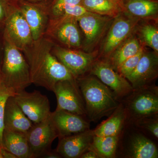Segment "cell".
<instances>
[{"instance_id": "cell-28", "label": "cell", "mask_w": 158, "mask_h": 158, "mask_svg": "<svg viewBox=\"0 0 158 158\" xmlns=\"http://www.w3.org/2000/svg\"><path fill=\"white\" fill-rule=\"evenodd\" d=\"M16 94L11 88L8 87L0 76V146L2 148V139L4 130V118L6 102L9 97Z\"/></svg>"}, {"instance_id": "cell-35", "label": "cell", "mask_w": 158, "mask_h": 158, "mask_svg": "<svg viewBox=\"0 0 158 158\" xmlns=\"http://www.w3.org/2000/svg\"><path fill=\"white\" fill-rule=\"evenodd\" d=\"M1 152L3 158H17L14 154L3 148H2Z\"/></svg>"}, {"instance_id": "cell-17", "label": "cell", "mask_w": 158, "mask_h": 158, "mask_svg": "<svg viewBox=\"0 0 158 158\" xmlns=\"http://www.w3.org/2000/svg\"><path fill=\"white\" fill-rule=\"evenodd\" d=\"M4 124L5 130L25 135L33 127V123L16 103L14 96L9 97L6 102Z\"/></svg>"}, {"instance_id": "cell-22", "label": "cell", "mask_w": 158, "mask_h": 158, "mask_svg": "<svg viewBox=\"0 0 158 158\" xmlns=\"http://www.w3.org/2000/svg\"><path fill=\"white\" fill-rule=\"evenodd\" d=\"M121 135L122 134L119 135L111 136L94 135L89 149L94 151L99 158H115L117 155Z\"/></svg>"}, {"instance_id": "cell-7", "label": "cell", "mask_w": 158, "mask_h": 158, "mask_svg": "<svg viewBox=\"0 0 158 158\" xmlns=\"http://www.w3.org/2000/svg\"><path fill=\"white\" fill-rule=\"evenodd\" d=\"M11 3V11L3 26V39L9 40L25 53L34 41L27 20L19 10Z\"/></svg>"}, {"instance_id": "cell-4", "label": "cell", "mask_w": 158, "mask_h": 158, "mask_svg": "<svg viewBox=\"0 0 158 158\" xmlns=\"http://www.w3.org/2000/svg\"><path fill=\"white\" fill-rule=\"evenodd\" d=\"M127 116V124L141 118L158 116V88L154 85L133 89L121 100Z\"/></svg>"}, {"instance_id": "cell-33", "label": "cell", "mask_w": 158, "mask_h": 158, "mask_svg": "<svg viewBox=\"0 0 158 158\" xmlns=\"http://www.w3.org/2000/svg\"><path fill=\"white\" fill-rule=\"evenodd\" d=\"M40 158H60L62 157L56 149L52 150L51 149L44 153Z\"/></svg>"}, {"instance_id": "cell-37", "label": "cell", "mask_w": 158, "mask_h": 158, "mask_svg": "<svg viewBox=\"0 0 158 158\" xmlns=\"http://www.w3.org/2000/svg\"><path fill=\"white\" fill-rule=\"evenodd\" d=\"M2 148L0 146V158H3L2 156V152H1V149Z\"/></svg>"}, {"instance_id": "cell-14", "label": "cell", "mask_w": 158, "mask_h": 158, "mask_svg": "<svg viewBox=\"0 0 158 158\" xmlns=\"http://www.w3.org/2000/svg\"><path fill=\"white\" fill-rule=\"evenodd\" d=\"M158 58L156 53L144 52L135 70L126 78L133 89L154 85L158 77Z\"/></svg>"}, {"instance_id": "cell-1", "label": "cell", "mask_w": 158, "mask_h": 158, "mask_svg": "<svg viewBox=\"0 0 158 158\" xmlns=\"http://www.w3.org/2000/svg\"><path fill=\"white\" fill-rule=\"evenodd\" d=\"M55 44L44 36L34 41L25 53L30 67L32 84L52 91L57 82L76 80L55 57L52 49Z\"/></svg>"}, {"instance_id": "cell-20", "label": "cell", "mask_w": 158, "mask_h": 158, "mask_svg": "<svg viewBox=\"0 0 158 158\" xmlns=\"http://www.w3.org/2000/svg\"><path fill=\"white\" fill-rule=\"evenodd\" d=\"M107 19L105 15L90 11L77 19L79 27L85 35L86 44H93L97 40L107 22Z\"/></svg>"}, {"instance_id": "cell-10", "label": "cell", "mask_w": 158, "mask_h": 158, "mask_svg": "<svg viewBox=\"0 0 158 158\" xmlns=\"http://www.w3.org/2000/svg\"><path fill=\"white\" fill-rule=\"evenodd\" d=\"M52 91L57 99L56 110H65L87 117L85 102L76 80L58 82Z\"/></svg>"}, {"instance_id": "cell-32", "label": "cell", "mask_w": 158, "mask_h": 158, "mask_svg": "<svg viewBox=\"0 0 158 158\" xmlns=\"http://www.w3.org/2000/svg\"><path fill=\"white\" fill-rule=\"evenodd\" d=\"M82 1V0H52V2L57 4L73 6V5H81Z\"/></svg>"}, {"instance_id": "cell-24", "label": "cell", "mask_w": 158, "mask_h": 158, "mask_svg": "<svg viewBox=\"0 0 158 158\" xmlns=\"http://www.w3.org/2000/svg\"><path fill=\"white\" fill-rule=\"evenodd\" d=\"M125 7L134 16L147 18L157 13L158 3L154 0H127Z\"/></svg>"}, {"instance_id": "cell-15", "label": "cell", "mask_w": 158, "mask_h": 158, "mask_svg": "<svg viewBox=\"0 0 158 158\" xmlns=\"http://www.w3.org/2000/svg\"><path fill=\"white\" fill-rule=\"evenodd\" d=\"M50 118L59 138L90 129V121L87 117L65 110H55L51 113Z\"/></svg>"}, {"instance_id": "cell-38", "label": "cell", "mask_w": 158, "mask_h": 158, "mask_svg": "<svg viewBox=\"0 0 158 158\" xmlns=\"http://www.w3.org/2000/svg\"><path fill=\"white\" fill-rule=\"evenodd\" d=\"M9 1H18V0H9Z\"/></svg>"}, {"instance_id": "cell-31", "label": "cell", "mask_w": 158, "mask_h": 158, "mask_svg": "<svg viewBox=\"0 0 158 158\" xmlns=\"http://www.w3.org/2000/svg\"><path fill=\"white\" fill-rule=\"evenodd\" d=\"M12 6V3L9 0H0V27H3Z\"/></svg>"}, {"instance_id": "cell-36", "label": "cell", "mask_w": 158, "mask_h": 158, "mask_svg": "<svg viewBox=\"0 0 158 158\" xmlns=\"http://www.w3.org/2000/svg\"><path fill=\"white\" fill-rule=\"evenodd\" d=\"M110 1L114 2L116 3V4H118V3L119 2L120 0H110Z\"/></svg>"}, {"instance_id": "cell-5", "label": "cell", "mask_w": 158, "mask_h": 158, "mask_svg": "<svg viewBox=\"0 0 158 158\" xmlns=\"http://www.w3.org/2000/svg\"><path fill=\"white\" fill-rule=\"evenodd\" d=\"M28 23L34 41L43 37L52 15V0L10 1Z\"/></svg>"}, {"instance_id": "cell-13", "label": "cell", "mask_w": 158, "mask_h": 158, "mask_svg": "<svg viewBox=\"0 0 158 158\" xmlns=\"http://www.w3.org/2000/svg\"><path fill=\"white\" fill-rule=\"evenodd\" d=\"M26 135L32 158L41 157L44 153L51 149L53 141L58 138V132L50 116L41 122L33 124Z\"/></svg>"}, {"instance_id": "cell-26", "label": "cell", "mask_w": 158, "mask_h": 158, "mask_svg": "<svg viewBox=\"0 0 158 158\" xmlns=\"http://www.w3.org/2000/svg\"><path fill=\"white\" fill-rule=\"evenodd\" d=\"M90 12L81 5H66L57 4L52 2V16H69L76 18Z\"/></svg>"}, {"instance_id": "cell-27", "label": "cell", "mask_w": 158, "mask_h": 158, "mask_svg": "<svg viewBox=\"0 0 158 158\" xmlns=\"http://www.w3.org/2000/svg\"><path fill=\"white\" fill-rule=\"evenodd\" d=\"M131 125L152 140L158 139V116L141 118Z\"/></svg>"}, {"instance_id": "cell-29", "label": "cell", "mask_w": 158, "mask_h": 158, "mask_svg": "<svg viewBox=\"0 0 158 158\" xmlns=\"http://www.w3.org/2000/svg\"><path fill=\"white\" fill-rule=\"evenodd\" d=\"M141 36L145 43L155 52H158V31L155 26L146 25L143 27L141 31Z\"/></svg>"}, {"instance_id": "cell-39", "label": "cell", "mask_w": 158, "mask_h": 158, "mask_svg": "<svg viewBox=\"0 0 158 158\" xmlns=\"http://www.w3.org/2000/svg\"><path fill=\"white\" fill-rule=\"evenodd\" d=\"M1 62H2V60H1V59H0V65H1Z\"/></svg>"}, {"instance_id": "cell-19", "label": "cell", "mask_w": 158, "mask_h": 158, "mask_svg": "<svg viewBox=\"0 0 158 158\" xmlns=\"http://www.w3.org/2000/svg\"><path fill=\"white\" fill-rule=\"evenodd\" d=\"M127 124L126 112L121 102L108 118L93 130V133L94 135L98 136L119 135L122 134Z\"/></svg>"}, {"instance_id": "cell-6", "label": "cell", "mask_w": 158, "mask_h": 158, "mask_svg": "<svg viewBox=\"0 0 158 158\" xmlns=\"http://www.w3.org/2000/svg\"><path fill=\"white\" fill-rule=\"evenodd\" d=\"M44 36L66 48H78L81 45L79 25L75 18L51 15Z\"/></svg>"}, {"instance_id": "cell-16", "label": "cell", "mask_w": 158, "mask_h": 158, "mask_svg": "<svg viewBox=\"0 0 158 158\" xmlns=\"http://www.w3.org/2000/svg\"><path fill=\"white\" fill-rule=\"evenodd\" d=\"M94 134L93 130L59 138L56 148L62 157L80 158L90 148Z\"/></svg>"}, {"instance_id": "cell-23", "label": "cell", "mask_w": 158, "mask_h": 158, "mask_svg": "<svg viewBox=\"0 0 158 158\" xmlns=\"http://www.w3.org/2000/svg\"><path fill=\"white\" fill-rule=\"evenodd\" d=\"M141 48L138 40L132 38L123 44L110 58L109 64L115 70L125 60L135 55Z\"/></svg>"}, {"instance_id": "cell-40", "label": "cell", "mask_w": 158, "mask_h": 158, "mask_svg": "<svg viewBox=\"0 0 158 158\" xmlns=\"http://www.w3.org/2000/svg\"><path fill=\"white\" fill-rule=\"evenodd\" d=\"M0 76H1V73H0Z\"/></svg>"}, {"instance_id": "cell-25", "label": "cell", "mask_w": 158, "mask_h": 158, "mask_svg": "<svg viewBox=\"0 0 158 158\" xmlns=\"http://www.w3.org/2000/svg\"><path fill=\"white\" fill-rule=\"evenodd\" d=\"M81 5L90 12L105 16L118 12L117 4L110 0H82Z\"/></svg>"}, {"instance_id": "cell-21", "label": "cell", "mask_w": 158, "mask_h": 158, "mask_svg": "<svg viewBox=\"0 0 158 158\" xmlns=\"http://www.w3.org/2000/svg\"><path fill=\"white\" fill-rule=\"evenodd\" d=\"M2 144V148L14 154L17 158H32L25 134L4 130Z\"/></svg>"}, {"instance_id": "cell-9", "label": "cell", "mask_w": 158, "mask_h": 158, "mask_svg": "<svg viewBox=\"0 0 158 158\" xmlns=\"http://www.w3.org/2000/svg\"><path fill=\"white\" fill-rule=\"evenodd\" d=\"M16 103L33 124L44 121L51 115V107L47 96L37 90L28 92L25 90L14 96Z\"/></svg>"}, {"instance_id": "cell-8", "label": "cell", "mask_w": 158, "mask_h": 158, "mask_svg": "<svg viewBox=\"0 0 158 158\" xmlns=\"http://www.w3.org/2000/svg\"><path fill=\"white\" fill-rule=\"evenodd\" d=\"M125 141L123 144V154L124 158H157V146L152 139L131 125L127 124Z\"/></svg>"}, {"instance_id": "cell-18", "label": "cell", "mask_w": 158, "mask_h": 158, "mask_svg": "<svg viewBox=\"0 0 158 158\" xmlns=\"http://www.w3.org/2000/svg\"><path fill=\"white\" fill-rule=\"evenodd\" d=\"M134 21L127 18H117L106 37L103 50L106 55L112 53L128 36L134 26Z\"/></svg>"}, {"instance_id": "cell-2", "label": "cell", "mask_w": 158, "mask_h": 158, "mask_svg": "<svg viewBox=\"0 0 158 158\" xmlns=\"http://www.w3.org/2000/svg\"><path fill=\"white\" fill-rule=\"evenodd\" d=\"M76 81L89 121L97 122L110 116L120 104L121 101L113 91L94 76H84Z\"/></svg>"}, {"instance_id": "cell-3", "label": "cell", "mask_w": 158, "mask_h": 158, "mask_svg": "<svg viewBox=\"0 0 158 158\" xmlns=\"http://www.w3.org/2000/svg\"><path fill=\"white\" fill-rule=\"evenodd\" d=\"M4 51L0 73L6 85L16 94L32 84L30 67L22 52L3 39Z\"/></svg>"}, {"instance_id": "cell-11", "label": "cell", "mask_w": 158, "mask_h": 158, "mask_svg": "<svg viewBox=\"0 0 158 158\" xmlns=\"http://www.w3.org/2000/svg\"><path fill=\"white\" fill-rule=\"evenodd\" d=\"M52 52L76 79L84 76L92 67L94 57L91 54L55 44Z\"/></svg>"}, {"instance_id": "cell-30", "label": "cell", "mask_w": 158, "mask_h": 158, "mask_svg": "<svg viewBox=\"0 0 158 158\" xmlns=\"http://www.w3.org/2000/svg\"><path fill=\"white\" fill-rule=\"evenodd\" d=\"M144 51L142 48L135 55L127 59L116 69L119 74L126 78L135 70Z\"/></svg>"}, {"instance_id": "cell-34", "label": "cell", "mask_w": 158, "mask_h": 158, "mask_svg": "<svg viewBox=\"0 0 158 158\" xmlns=\"http://www.w3.org/2000/svg\"><path fill=\"white\" fill-rule=\"evenodd\" d=\"M80 158H99V157L94 151L89 149L84 152Z\"/></svg>"}, {"instance_id": "cell-12", "label": "cell", "mask_w": 158, "mask_h": 158, "mask_svg": "<svg viewBox=\"0 0 158 158\" xmlns=\"http://www.w3.org/2000/svg\"><path fill=\"white\" fill-rule=\"evenodd\" d=\"M90 71V75L96 77L109 87L120 101L133 90L127 79L119 74L107 61L94 62Z\"/></svg>"}]
</instances>
